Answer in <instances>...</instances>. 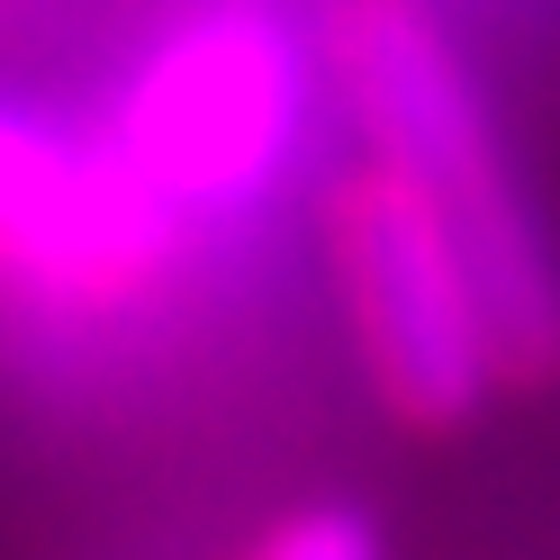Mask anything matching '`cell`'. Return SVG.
<instances>
[{"mask_svg":"<svg viewBox=\"0 0 560 560\" xmlns=\"http://www.w3.org/2000/svg\"><path fill=\"white\" fill-rule=\"evenodd\" d=\"M326 254L380 407L407 434H462L506 389V353L452 226L389 163H362L326 199Z\"/></svg>","mask_w":560,"mask_h":560,"instance_id":"7a4b0ae2","label":"cell"},{"mask_svg":"<svg viewBox=\"0 0 560 560\" xmlns=\"http://www.w3.org/2000/svg\"><path fill=\"white\" fill-rule=\"evenodd\" d=\"M244 560H389V551H380V524L362 506H299V515H280Z\"/></svg>","mask_w":560,"mask_h":560,"instance_id":"5b68a950","label":"cell"},{"mask_svg":"<svg viewBox=\"0 0 560 560\" xmlns=\"http://www.w3.org/2000/svg\"><path fill=\"white\" fill-rule=\"evenodd\" d=\"M182 208L118 136L0 109V280L46 307H136L182 254Z\"/></svg>","mask_w":560,"mask_h":560,"instance_id":"277c9868","label":"cell"},{"mask_svg":"<svg viewBox=\"0 0 560 560\" xmlns=\"http://www.w3.org/2000/svg\"><path fill=\"white\" fill-rule=\"evenodd\" d=\"M326 63H335V91L353 109L371 163H389L470 254L488 317H498L506 389L560 380V254L498 154L488 100L470 82L462 46L443 37V19L425 0H343Z\"/></svg>","mask_w":560,"mask_h":560,"instance_id":"6da1fadb","label":"cell"},{"mask_svg":"<svg viewBox=\"0 0 560 560\" xmlns=\"http://www.w3.org/2000/svg\"><path fill=\"white\" fill-rule=\"evenodd\" d=\"M299 109L307 73L290 27L262 10H208L145 55L109 136L182 218H199V208H244L271 190V172L299 145Z\"/></svg>","mask_w":560,"mask_h":560,"instance_id":"3957f363","label":"cell"}]
</instances>
